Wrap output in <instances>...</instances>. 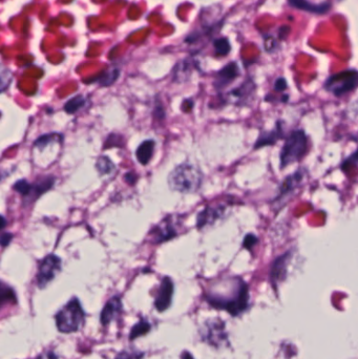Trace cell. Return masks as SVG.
Returning <instances> with one entry per match:
<instances>
[{
    "label": "cell",
    "instance_id": "obj_20",
    "mask_svg": "<svg viewBox=\"0 0 358 359\" xmlns=\"http://www.w3.org/2000/svg\"><path fill=\"white\" fill-rule=\"evenodd\" d=\"M96 168L100 175H106L113 172L115 170L116 166L109 158H107L105 155H102L97 160Z\"/></svg>",
    "mask_w": 358,
    "mask_h": 359
},
{
    "label": "cell",
    "instance_id": "obj_28",
    "mask_svg": "<svg viewBox=\"0 0 358 359\" xmlns=\"http://www.w3.org/2000/svg\"><path fill=\"white\" fill-rule=\"evenodd\" d=\"M256 243H257V238L254 237L253 234H248V235H246V237H245L243 246L245 247L246 249L250 250Z\"/></svg>",
    "mask_w": 358,
    "mask_h": 359
},
{
    "label": "cell",
    "instance_id": "obj_10",
    "mask_svg": "<svg viewBox=\"0 0 358 359\" xmlns=\"http://www.w3.org/2000/svg\"><path fill=\"white\" fill-rule=\"evenodd\" d=\"M291 259V253L287 252L281 256H278L277 259L273 262L271 271H270V279L272 286L276 287V285L285 279L287 274V267Z\"/></svg>",
    "mask_w": 358,
    "mask_h": 359
},
{
    "label": "cell",
    "instance_id": "obj_23",
    "mask_svg": "<svg viewBox=\"0 0 358 359\" xmlns=\"http://www.w3.org/2000/svg\"><path fill=\"white\" fill-rule=\"evenodd\" d=\"M13 189L22 197H29L33 192V184L29 183L25 178H21L14 184Z\"/></svg>",
    "mask_w": 358,
    "mask_h": 359
},
{
    "label": "cell",
    "instance_id": "obj_6",
    "mask_svg": "<svg viewBox=\"0 0 358 359\" xmlns=\"http://www.w3.org/2000/svg\"><path fill=\"white\" fill-rule=\"evenodd\" d=\"M61 270V260L60 257L55 254H49L40 262L38 273H37V284L39 288H46L52 280L56 277Z\"/></svg>",
    "mask_w": 358,
    "mask_h": 359
},
{
    "label": "cell",
    "instance_id": "obj_1",
    "mask_svg": "<svg viewBox=\"0 0 358 359\" xmlns=\"http://www.w3.org/2000/svg\"><path fill=\"white\" fill-rule=\"evenodd\" d=\"M206 298L212 307L237 316L248 307V287L241 278H231L212 288Z\"/></svg>",
    "mask_w": 358,
    "mask_h": 359
},
{
    "label": "cell",
    "instance_id": "obj_7",
    "mask_svg": "<svg viewBox=\"0 0 358 359\" xmlns=\"http://www.w3.org/2000/svg\"><path fill=\"white\" fill-rule=\"evenodd\" d=\"M175 220H172V217H167L163 220L159 225H156L151 231V241L154 244H161L175 238L178 234L177 226Z\"/></svg>",
    "mask_w": 358,
    "mask_h": 359
},
{
    "label": "cell",
    "instance_id": "obj_3",
    "mask_svg": "<svg viewBox=\"0 0 358 359\" xmlns=\"http://www.w3.org/2000/svg\"><path fill=\"white\" fill-rule=\"evenodd\" d=\"M85 313L78 298H73L56 315V324L62 333H72L80 329L84 322Z\"/></svg>",
    "mask_w": 358,
    "mask_h": 359
},
{
    "label": "cell",
    "instance_id": "obj_13",
    "mask_svg": "<svg viewBox=\"0 0 358 359\" xmlns=\"http://www.w3.org/2000/svg\"><path fill=\"white\" fill-rule=\"evenodd\" d=\"M289 3L298 10H303V11H306V12L316 13V14L327 13L331 7L330 4H328V3L315 5V4H311V3L307 2V0H289Z\"/></svg>",
    "mask_w": 358,
    "mask_h": 359
},
{
    "label": "cell",
    "instance_id": "obj_14",
    "mask_svg": "<svg viewBox=\"0 0 358 359\" xmlns=\"http://www.w3.org/2000/svg\"><path fill=\"white\" fill-rule=\"evenodd\" d=\"M155 143L153 140H146L142 142L136 150L137 160L141 165H147L152 158Z\"/></svg>",
    "mask_w": 358,
    "mask_h": 359
},
{
    "label": "cell",
    "instance_id": "obj_12",
    "mask_svg": "<svg viewBox=\"0 0 358 359\" xmlns=\"http://www.w3.org/2000/svg\"><path fill=\"white\" fill-rule=\"evenodd\" d=\"M303 178H304V172L301 170H296V172H294L293 174L287 176L281 186V189H279V195L277 200L283 199L287 197L289 194L292 193L294 189L298 187L300 182L303 181Z\"/></svg>",
    "mask_w": 358,
    "mask_h": 359
},
{
    "label": "cell",
    "instance_id": "obj_8",
    "mask_svg": "<svg viewBox=\"0 0 358 359\" xmlns=\"http://www.w3.org/2000/svg\"><path fill=\"white\" fill-rule=\"evenodd\" d=\"M173 295V283L170 277H164L161 282L158 295L155 297L154 306L159 312H164L171 305Z\"/></svg>",
    "mask_w": 358,
    "mask_h": 359
},
{
    "label": "cell",
    "instance_id": "obj_15",
    "mask_svg": "<svg viewBox=\"0 0 358 359\" xmlns=\"http://www.w3.org/2000/svg\"><path fill=\"white\" fill-rule=\"evenodd\" d=\"M239 75V69L236 63H230L227 66L224 67V69L219 73L218 76V81L217 86L224 87L230 83L233 79H236Z\"/></svg>",
    "mask_w": 358,
    "mask_h": 359
},
{
    "label": "cell",
    "instance_id": "obj_26",
    "mask_svg": "<svg viewBox=\"0 0 358 359\" xmlns=\"http://www.w3.org/2000/svg\"><path fill=\"white\" fill-rule=\"evenodd\" d=\"M7 301H12V302H16V296L12 288L5 286V284H3L2 286V302L3 305Z\"/></svg>",
    "mask_w": 358,
    "mask_h": 359
},
{
    "label": "cell",
    "instance_id": "obj_4",
    "mask_svg": "<svg viewBox=\"0 0 358 359\" xmlns=\"http://www.w3.org/2000/svg\"><path fill=\"white\" fill-rule=\"evenodd\" d=\"M308 149V139L303 130H295L287 138L281 150V168L300 161Z\"/></svg>",
    "mask_w": 358,
    "mask_h": 359
},
{
    "label": "cell",
    "instance_id": "obj_17",
    "mask_svg": "<svg viewBox=\"0 0 358 359\" xmlns=\"http://www.w3.org/2000/svg\"><path fill=\"white\" fill-rule=\"evenodd\" d=\"M282 134H283L282 128H279V127L275 128L269 132H264L262 136H260L257 142L255 143V146H254L255 149L267 146V145L275 144L278 139H281Z\"/></svg>",
    "mask_w": 358,
    "mask_h": 359
},
{
    "label": "cell",
    "instance_id": "obj_25",
    "mask_svg": "<svg viewBox=\"0 0 358 359\" xmlns=\"http://www.w3.org/2000/svg\"><path fill=\"white\" fill-rule=\"evenodd\" d=\"M215 50L218 55L225 56L230 52V44L226 38H222L215 41Z\"/></svg>",
    "mask_w": 358,
    "mask_h": 359
},
{
    "label": "cell",
    "instance_id": "obj_2",
    "mask_svg": "<svg viewBox=\"0 0 358 359\" xmlns=\"http://www.w3.org/2000/svg\"><path fill=\"white\" fill-rule=\"evenodd\" d=\"M167 182L173 192L195 194L202 185L203 174L197 166L189 163H182L169 173Z\"/></svg>",
    "mask_w": 358,
    "mask_h": 359
},
{
    "label": "cell",
    "instance_id": "obj_27",
    "mask_svg": "<svg viewBox=\"0 0 358 359\" xmlns=\"http://www.w3.org/2000/svg\"><path fill=\"white\" fill-rule=\"evenodd\" d=\"M143 357L142 353L137 352H129V351H122L117 355L115 359H141Z\"/></svg>",
    "mask_w": 358,
    "mask_h": 359
},
{
    "label": "cell",
    "instance_id": "obj_34",
    "mask_svg": "<svg viewBox=\"0 0 358 359\" xmlns=\"http://www.w3.org/2000/svg\"><path fill=\"white\" fill-rule=\"evenodd\" d=\"M182 359H194V357L190 355L188 352H184L182 354Z\"/></svg>",
    "mask_w": 358,
    "mask_h": 359
},
{
    "label": "cell",
    "instance_id": "obj_22",
    "mask_svg": "<svg viewBox=\"0 0 358 359\" xmlns=\"http://www.w3.org/2000/svg\"><path fill=\"white\" fill-rule=\"evenodd\" d=\"M119 70H108L107 72H104L102 75H100L99 78L93 80L97 81L101 86H108L113 84L119 77Z\"/></svg>",
    "mask_w": 358,
    "mask_h": 359
},
{
    "label": "cell",
    "instance_id": "obj_30",
    "mask_svg": "<svg viewBox=\"0 0 358 359\" xmlns=\"http://www.w3.org/2000/svg\"><path fill=\"white\" fill-rule=\"evenodd\" d=\"M13 240V234L10 233V232H5L3 233L2 235V246L4 247V248H6V247L12 242Z\"/></svg>",
    "mask_w": 358,
    "mask_h": 359
},
{
    "label": "cell",
    "instance_id": "obj_29",
    "mask_svg": "<svg viewBox=\"0 0 358 359\" xmlns=\"http://www.w3.org/2000/svg\"><path fill=\"white\" fill-rule=\"evenodd\" d=\"M274 88H275V91H277V92L285 91V89L287 88V82H286V80L284 79V78H279V79H277L275 81Z\"/></svg>",
    "mask_w": 358,
    "mask_h": 359
},
{
    "label": "cell",
    "instance_id": "obj_11",
    "mask_svg": "<svg viewBox=\"0 0 358 359\" xmlns=\"http://www.w3.org/2000/svg\"><path fill=\"white\" fill-rule=\"evenodd\" d=\"M121 310H122V304L120 297L114 296L113 298H110L106 302V305L102 310L101 316H100L103 326H107V324L110 323L114 319L118 318L119 314L121 313Z\"/></svg>",
    "mask_w": 358,
    "mask_h": 359
},
{
    "label": "cell",
    "instance_id": "obj_9",
    "mask_svg": "<svg viewBox=\"0 0 358 359\" xmlns=\"http://www.w3.org/2000/svg\"><path fill=\"white\" fill-rule=\"evenodd\" d=\"M225 206H207L201 211L197 218V226L199 229H203L206 226L212 225L220 220L225 213Z\"/></svg>",
    "mask_w": 358,
    "mask_h": 359
},
{
    "label": "cell",
    "instance_id": "obj_35",
    "mask_svg": "<svg viewBox=\"0 0 358 359\" xmlns=\"http://www.w3.org/2000/svg\"><path fill=\"white\" fill-rule=\"evenodd\" d=\"M7 225V221L5 219V217H2V229H4Z\"/></svg>",
    "mask_w": 358,
    "mask_h": 359
},
{
    "label": "cell",
    "instance_id": "obj_21",
    "mask_svg": "<svg viewBox=\"0 0 358 359\" xmlns=\"http://www.w3.org/2000/svg\"><path fill=\"white\" fill-rule=\"evenodd\" d=\"M149 331H150L149 322L146 321L145 319H142L141 321H139L137 324H135V326L132 327V329L130 331V334H129V338L131 340L136 339V338L140 337V336L147 334Z\"/></svg>",
    "mask_w": 358,
    "mask_h": 359
},
{
    "label": "cell",
    "instance_id": "obj_19",
    "mask_svg": "<svg viewBox=\"0 0 358 359\" xmlns=\"http://www.w3.org/2000/svg\"><path fill=\"white\" fill-rule=\"evenodd\" d=\"M85 105H86V98L82 95H78V96L72 98L71 100H69L68 102L64 104V110L68 114L73 115V114L77 113L78 110L83 108Z\"/></svg>",
    "mask_w": 358,
    "mask_h": 359
},
{
    "label": "cell",
    "instance_id": "obj_32",
    "mask_svg": "<svg viewBox=\"0 0 358 359\" xmlns=\"http://www.w3.org/2000/svg\"><path fill=\"white\" fill-rule=\"evenodd\" d=\"M357 163H358V150H357L355 153H353V155L350 156V158L344 162V164L342 165V168H344L345 166H349V167H350L351 165L357 164Z\"/></svg>",
    "mask_w": 358,
    "mask_h": 359
},
{
    "label": "cell",
    "instance_id": "obj_31",
    "mask_svg": "<svg viewBox=\"0 0 358 359\" xmlns=\"http://www.w3.org/2000/svg\"><path fill=\"white\" fill-rule=\"evenodd\" d=\"M124 181H125L126 183H128L129 185L136 184V182H137V175H136L135 173H133V172L129 171V172H127V173L124 175Z\"/></svg>",
    "mask_w": 358,
    "mask_h": 359
},
{
    "label": "cell",
    "instance_id": "obj_16",
    "mask_svg": "<svg viewBox=\"0 0 358 359\" xmlns=\"http://www.w3.org/2000/svg\"><path fill=\"white\" fill-rule=\"evenodd\" d=\"M223 329V326H220V322H210L207 327L205 339H207L211 344H218L225 338Z\"/></svg>",
    "mask_w": 358,
    "mask_h": 359
},
{
    "label": "cell",
    "instance_id": "obj_5",
    "mask_svg": "<svg viewBox=\"0 0 358 359\" xmlns=\"http://www.w3.org/2000/svg\"><path fill=\"white\" fill-rule=\"evenodd\" d=\"M358 86V72L344 71L331 76L327 80L324 87L333 95L340 97L346 93L352 92Z\"/></svg>",
    "mask_w": 358,
    "mask_h": 359
},
{
    "label": "cell",
    "instance_id": "obj_24",
    "mask_svg": "<svg viewBox=\"0 0 358 359\" xmlns=\"http://www.w3.org/2000/svg\"><path fill=\"white\" fill-rule=\"evenodd\" d=\"M59 134L57 133H50V134H44V136L40 137L39 139H37L34 143L35 147L39 148V149H43L44 147L47 146L48 144L50 143H54L56 141H58L59 139Z\"/></svg>",
    "mask_w": 358,
    "mask_h": 359
},
{
    "label": "cell",
    "instance_id": "obj_18",
    "mask_svg": "<svg viewBox=\"0 0 358 359\" xmlns=\"http://www.w3.org/2000/svg\"><path fill=\"white\" fill-rule=\"evenodd\" d=\"M55 185V178L48 176L42 180H39L38 182L33 184V192L31 196H34L35 198L40 197L41 195L46 194L49 190H51Z\"/></svg>",
    "mask_w": 358,
    "mask_h": 359
},
{
    "label": "cell",
    "instance_id": "obj_33",
    "mask_svg": "<svg viewBox=\"0 0 358 359\" xmlns=\"http://www.w3.org/2000/svg\"><path fill=\"white\" fill-rule=\"evenodd\" d=\"M37 359H58L53 352H47L42 355H40Z\"/></svg>",
    "mask_w": 358,
    "mask_h": 359
}]
</instances>
